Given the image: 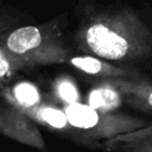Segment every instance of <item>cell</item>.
Segmentation results:
<instances>
[{"instance_id":"52a82bcc","label":"cell","mask_w":152,"mask_h":152,"mask_svg":"<svg viewBox=\"0 0 152 152\" xmlns=\"http://www.w3.org/2000/svg\"><path fill=\"white\" fill-rule=\"evenodd\" d=\"M23 113L26 114L33 122L39 124L49 131H52L56 134L81 146V141L72 126H70L63 109L42 102L33 108L23 110Z\"/></svg>"},{"instance_id":"9c48e42d","label":"cell","mask_w":152,"mask_h":152,"mask_svg":"<svg viewBox=\"0 0 152 152\" xmlns=\"http://www.w3.org/2000/svg\"><path fill=\"white\" fill-rule=\"evenodd\" d=\"M5 103L19 109L20 112L33 108L42 103L38 88L31 82H18L13 87H5L0 90Z\"/></svg>"},{"instance_id":"7a4b0ae2","label":"cell","mask_w":152,"mask_h":152,"mask_svg":"<svg viewBox=\"0 0 152 152\" xmlns=\"http://www.w3.org/2000/svg\"><path fill=\"white\" fill-rule=\"evenodd\" d=\"M0 43L26 66L59 64L71 57L57 20L17 27L0 36Z\"/></svg>"},{"instance_id":"8fae6325","label":"cell","mask_w":152,"mask_h":152,"mask_svg":"<svg viewBox=\"0 0 152 152\" xmlns=\"http://www.w3.org/2000/svg\"><path fill=\"white\" fill-rule=\"evenodd\" d=\"M52 89L55 95L64 103V106L80 102L81 94L78 91V88L74 80L66 75H62L58 78H56Z\"/></svg>"},{"instance_id":"277c9868","label":"cell","mask_w":152,"mask_h":152,"mask_svg":"<svg viewBox=\"0 0 152 152\" xmlns=\"http://www.w3.org/2000/svg\"><path fill=\"white\" fill-rule=\"evenodd\" d=\"M0 134L40 152L48 151V144L37 124L7 103H0Z\"/></svg>"},{"instance_id":"7c38bea8","label":"cell","mask_w":152,"mask_h":152,"mask_svg":"<svg viewBox=\"0 0 152 152\" xmlns=\"http://www.w3.org/2000/svg\"><path fill=\"white\" fill-rule=\"evenodd\" d=\"M27 68L21 61L11 55L0 43V89L5 88V84L12 76L19 70Z\"/></svg>"},{"instance_id":"ba28073f","label":"cell","mask_w":152,"mask_h":152,"mask_svg":"<svg viewBox=\"0 0 152 152\" xmlns=\"http://www.w3.org/2000/svg\"><path fill=\"white\" fill-rule=\"evenodd\" d=\"M106 152H152V124L101 142Z\"/></svg>"},{"instance_id":"4fadbf2b","label":"cell","mask_w":152,"mask_h":152,"mask_svg":"<svg viewBox=\"0 0 152 152\" xmlns=\"http://www.w3.org/2000/svg\"><path fill=\"white\" fill-rule=\"evenodd\" d=\"M148 27H150V30H151V32H152V8L151 10H148ZM152 81V80H151Z\"/></svg>"},{"instance_id":"5b68a950","label":"cell","mask_w":152,"mask_h":152,"mask_svg":"<svg viewBox=\"0 0 152 152\" xmlns=\"http://www.w3.org/2000/svg\"><path fill=\"white\" fill-rule=\"evenodd\" d=\"M114 86L126 102L133 109L152 116V81L145 76L135 78L104 80Z\"/></svg>"},{"instance_id":"6da1fadb","label":"cell","mask_w":152,"mask_h":152,"mask_svg":"<svg viewBox=\"0 0 152 152\" xmlns=\"http://www.w3.org/2000/svg\"><path fill=\"white\" fill-rule=\"evenodd\" d=\"M76 14L74 44L83 55L126 63L152 57V32L132 6L88 0L82 1Z\"/></svg>"},{"instance_id":"3957f363","label":"cell","mask_w":152,"mask_h":152,"mask_svg":"<svg viewBox=\"0 0 152 152\" xmlns=\"http://www.w3.org/2000/svg\"><path fill=\"white\" fill-rule=\"evenodd\" d=\"M63 110L70 126L75 129L81 146L90 150H101L102 141L152 124L148 120L122 112L103 113L82 102L66 104Z\"/></svg>"},{"instance_id":"30bf717a","label":"cell","mask_w":152,"mask_h":152,"mask_svg":"<svg viewBox=\"0 0 152 152\" xmlns=\"http://www.w3.org/2000/svg\"><path fill=\"white\" fill-rule=\"evenodd\" d=\"M122 102L121 93L107 81L101 80L89 91L87 104L103 113H114L121 107Z\"/></svg>"},{"instance_id":"8992f818","label":"cell","mask_w":152,"mask_h":152,"mask_svg":"<svg viewBox=\"0 0 152 152\" xmlns=\"http://www.w3.org/2000/svg\"><path fill=\"white\" fill-rule=\"evenodd\" d=\"M68 62L75 69L84 72L86 75L99 78V81L113 78H135L142 76L140 71L134 68L119 66L109 63L108 61L88 55L72 56L68 59Z\"/></svg>"}]
</instances>
